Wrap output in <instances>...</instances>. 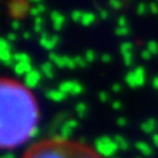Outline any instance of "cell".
Instances as JSON below:
<instances>
[{
    "label": "cell",
    "instance_id": "16",
    "mask_svg": "<svg viewBox=\"0 0 158 158\" xmlns=\"http://www.w3.org/2000/svg\"><path fill=\"white\" fill-rule=\"evenodd\" d=\"M135 75L137 81V87H141L145 83V69L142 66H137L135 69Z\"/></svg>",
    "mask_w": 158,
    "mask_h": 158
},
{
    "label": "cell",
    "instance_id": "12",
    "mask_svg": "<svg viewBox=\"0 0 158 158\" xmlns=\"http://www.w3.org/2000/svg\"><path fill=\"white\" fill-rule=\"evenodd\" d=\"M13 70H15V74H17V75L25 77L28 73H31L33 70V67L31 63H15Z\"/></svg>",
    "mask_w": 158,
    "mask_h": 158
},
{
    "label": "cell",
    "instance_id": "46",
    "mask_svg": "<svg viewBox=\"0 0 158 158\" xmlns=\"http://www.w3.org/2000/svg\"><path fill=\"white\" fill-rule=\"evenodd\" d=\"M152 140H153V144H154V146L158 148V133H154V135H153Z\"/></svg>",
    "mask_w": 158,
    "mask_h": 158
},
{
    "label": "cell",
    "instance_id": "9",
    "mask_svg": "<svg viewBox=\"0 0 158 158\" xmlns=\"http://www.w3.org/2000/svg\"><path fill=\"white\" fill-rule=\"evenodd\" d=\"M77 127H78V121L75 120V118H67V121L61 127V133H59V135L63 136L66 140H69L71 132L75 129Z\"/></svg>",
    "mask_w": 158,
    "mask_h": 158
},
{
    "label": "cell",
    "instance_id": "25",
    "mask_svg": "<svg viewBox=\"0 0 158 158\" xmlns=\"http://www.w3.org/2000/svg\"><path fill=\"white\" fill-rule=\"evenodd\" d=\"M42 25H44V19L40 16L34 19V27H33V31L36 33H41L42 32Z\"/></svg>",
    "mask_w": 158,
    "mask_h": 158
},
{
    "label": "cell",
    "instance_id": "31",
    "mask_svg": "<svg viewBox=\"0 0 158 158\" xmlns=\"http://www.w3.org/2000/svg\"><path fill=\"white\" fill-rule=\"evenodd\" d=\"M148 11H149V6L145 3H140L137 6V13L138 15H145Z\"/></svg>",
    "mask_w": 158,
    "mask_h": 158
},
{
    "label": "cell",
    "instance_id": "22",
    "mask_svg": "<svg viewBox=\"0 0 158 158\" xmlns=\"http://www.w3.org/2000/svg\"><path fill=\"white\" fill-rule=\"evenodd\" d=\"M75 113L78 117L83 118L87 115V104L86 103H78L77 107H75Z\"/></svg>",
    "mask_w": 158,
    "mask_h": 158
},
{
    "label": "cell",
    "instance_id": "30",
    "mask_svg": "<svg viewBox=\"0 0 158 158\" xmlns=\"http://www.w3.org/2000/svg\"><path fill=\"white\" fill-rule=\"evenodd\" d=\"M115 33H116V36H120V37L128 36V34H129V28H128V27H124V28L117 27L116 31H115Z\"/></svg>",
    "mask_w": 158,
    "mask_h": 158
},
{
    "label": "cell",
    "instance_id": "41",
    "mask_svg": "<svg viewBox=\"0 0 158 158\" xmlns=\"http://www.w3.org/2000/svg\"><path fill=\"white\" fill-rule=\"evenodd\" d=\"M11 27H12V29L13 31H17V29L21 27V23L19 21V20H13V21L11 23Z\"/></svg>",
    "mask_w": 158,
    "mask_h": 158
},
{
    "label": "cell",
    "instance_id": "43",
    "mask_svg": "<svg viewBox=\"0 0 158 158\" xmlns=\"http://www.w3.org/2000/svg\"><path fill=\"white\" fill-rule=\"evenodd\" d=\"M99 16H100V19L106 20L108 17V12L106 11V9H100V12H99Z\"/></svg>",
    "mask_w": 158,
    "mask_h": 158
},
{
    "label": "cell",
    "instance_id": "11",
    "mask_svg": "<svg viewBox=\"0 0 158 158\" xmlns=\"http://www.w3.org/2000/svg\"><path fill=\"white\" fill-rule=\"evenodd\" d=\"M45 96L49 99V100L53 102H62L66 99V94H63L61 90H48L45 92Z\"/></svg>",
    "mask_w": 158,
    "mask_h": 158
},
{
    "label": "cell",
    "instance_id": "24",
    "mask_svg": "<svg viewBox=\"0 0 158 158\" xmlns=\"http://www.w3.org/2000/svg\"><path fill=\"white\" fill-rule=\"evenodd\" d=\"M132 50H133L132 42H123L121 45H120L121 56H124V54H129V53H132Z\"/></svg>",
    "mask_w": 158,
    "mask_h": 158
},
{
    "label": "cell",
    "instance_id": "19",
    "mask_svg": "<svg viewBox=\"0 0 158 158\" xmlns=\"http://www.w3.org/2000/svg\"><path fill=\"white\" fill-rule=\"evenodd\" d=\"M95 20H96V16H95V13H92V12H85L83 13V17H82V24L85 27H88V25H91V24L95 23Z\"/></svg>",
    "mask_w": 158,
    "mask_h": 158
},
{
    "label": "cell",
    "instance_id": "37",
    "mask_svg": "<svg viewBox=\"0 0 158 158\" xmlns=\"http://www.w3.org/2000/svg\"><path fill=\"white\" fill-rule=\"evenodd\" d=\"M127 24H128V20H127V17H125V16H120V17L117 19V25L120 27V28L127 27Z\"/></svg>",
    "mask_w": 158,
    "mask_h": 158
},
{
    "label": "cell",
    "instance_id": "38",
    "mask_svg": "<svg viewBox=\"0 0 158 158\" xmlns=\"http://www.w3.org/2000/svg\"><path fill=\"white\" fill-rule=\"evenodd\" d=\"M149 11L153 13V15H158V3H150L149 4Z\"/></svg>",
    "mask_w": 158,
    "mask_h": 158
},
{
    "label": "cell",
    "instance_id": "10",
    "mask_svg": "<svg viewBox=\"0 0 158 158\" xmlns=\"http://www.w3.org/2000/svg\"><path fill=\"white\" fill-rule=\"evenodd\" d=\"M50 19H52V21H53L54 31H56V32L61 31L62 27H63V24H65V16H63L62 13H59L58 11H53L50 13Z\"/></svg>",
    "mask_w": 158,
    "mask_h": 158
},
{
    "label": "cell",
    "instance_id": "27",
    "mask_svg": "<svg viewBox=\"0 0 158 158\" xmlns=\"http://www.w3.org/2000/svg\"><path fill=\"white\" fill-rule=\"evenodd\" d=\"M146 49L152 53V56H153V54H158V42H156V41H149V42H148Z\"/></svg>",
    "mask_w": 158,
    "mask_h": 158
},
{
    "label": "cell",
    "instance_id": "49",
    "mask_svg": "<svg viewBox=\"0 0 158 158\" xmlns=\"http://www.w3.org/2000/svg\"><path fill=\"white\" fill-rule=\"evenodd\" d=\"M2 158H15V154H12V153H6Z\"/></svg>",
    "mask_w": 158,
    "mask_h": 158
},
{
    "label": "cell",
    "instance_id": "39",
    "mask_svg": "<svg viewBox=\"0 0 158 158\" xmlns=\"http://www.w3.org/2000/svg\"><path fill=\"white\" fill-rule=\"evenodd\" d=\"M141 57H142V59H145V61H148V59H150V57H152V53L148 50V49H145V50H142V53H141Z\"/></svg>",
    "mask_w": 158,
    "mask_h": 158
},
{
    "label": "cell",
    "instance_id": "1",
    "mask_svg": "<svg viewBox=\"0 0 158 158\" xmlns=\"http://www.w3.org/2000/svg\"><path fill=\"white\" fill-rule=\"evenodd\" d=\"M0 146L15 149L37 135L38 107L29 88L12 79L0 83Z\"/></svg>",
    "mask_w": 158,
    "mask_h": 158
},
{
    "label": "cell",
    "instance_id": "34",
    "mask_svg": "<svg viewBox=\"0 0 158 158\" xmlns=\"http://www.w3.org/2000/svg\"><path fill=\"white\" fill-rule=\"evenodd\" d=\"M123 59H124V63H125L127 66H131L132 63H133L132 53H129V54H124V56H123Z\"/></svg>",
    "mask_w": 158,
    "mask_h": 158
},
{
    "label": "cell",
    "instance_id": "15",
    "mask_svg": "<svg viewBox=\"0 0 158 158\" xmlns=\"http://www.w3.org/2000/svg\"><path fill=\"white\" fill-rule=\"evenodd\" d=\"M135 146H136V149L141 153V154H144V156H152V153H153V150H152V148H150V145L149 144H146V142H144V141H137L136 144H135Z\"/></svg>",
    "mask_w": 158,
    "mask_h": 158
},
{
    "label": "cell",
    "instance_id": "17",
    "mask_svg": "<svg viewBox=\"0 0 158 158\" xmlns=\"http://www.w3.org/2000/svg\"><path fill=\"white\" fill-rule=\"evenodd\" d=\"M54 65L50 62V61H48V62H45V63H42L41 65V73L45 75L46 78H53L54 77V67H53Z\"/></svg>",
    "mask_w": 158,
    "mask_h": 158
},
{
    "label": "cell",
    "instance_id": "7",
    "mask_svg": "<svg viewBox=\"0 0 158 158\" xmlns=\"http://www.w3.org/2000/svg\"><path fill=\"white\" fill-rule=\"evenodd\" d=\"M40 81H41V71L33 69L31 73H28L25 77H24V85L27 88H34L38 86Z\"/></svg>",
    "mask_w": 158,
    "mask_h": 158
},
{
    "label": "cell",
    "instance_id": "13",
    "mask_svg": "<svg viewBox=\"0 0 158 158\" xmlns=\"http://www.w3.org/2000/svg\"><path fill=\"white\" fill-rule=\"evenodd\" d=\"M157 127H158V124L154 118H148V120H145L141 124V129L144 133H153L157 129Z\"/></svg>",
    "mask_w": 158,
    "mask_h": 158
},
{
    "label": "cell",
    "instance_id": "6",
    "mask_svg": "<svg viewBox=\"0 0 158 158\" xmlns=\"http://www.w3.org/2000/svg\"><path fill=\"white\" fill-rule=\"evenodd\" d=\"M58 41H59L58 34H53V36H49V34L45 33V32L41 34V37H40V40H38L40 45H41L44 49H46V50H53V49L57 46Z\"/></svg>",
    "mask_w": 158,
    "mask_h": 158
},
{
    "label": "cell",
    "instance_id": "5",
    "mask_svg": "<svg viewBox=\"0 0 158 158\" xmlns=\"http://www.w3.org/2000/svg\"><path fill=\"white\" fill-rule=\"evenodd\" d=\"M58 90H61L66 95H81L83 92V86L77 81H65L59 83Z\"/></svg>",
    "mask_w": 158,
    "mask_h": 158
},
{
    "label": "cell",
    "instance_id": "4",
    "mask_svg": "<svg viewBox=\"0 0 158 158\" xmlns=\"http://www.w3.org/2000/svg\"><path fill=\"white\" fill-rule=\"evenodd\" d=\"M0 59L6 66H11L13 62L12 46L7 41V38H0Z\"/></svg>",
    "mask_w": 158,
    "mask_h": 158
},
{
    "label": "cell",
    "instance_id": "21",
    "mask_svg": "<svg viewBox=\"0 0 158 158\" xmlns=\"http://www.w3.org/2000/svg\"><path fill=\"white\" fill-rule=\"evenodd\" d=\"M45 4H42V3H40V4H36L34 7L31 8V11H29V15H32V16H34V19L36 17H40V15L45 12Z\"/></svg>",
    "mask_w": 158,
    "mask_h": 158
},
{
    "label": "cell",
    "instance_id": "2",
    "mask_svg": "<svg viewBox=\"0 0 158 158\" xmlns=\"http://www.w3.org/2000/svg\"><path fill=\"white\" fill-rule=\"evenodd\" d=\"M24 158H99L82 144H56L52 140L33 145Z\"/></svg>",
    "mask_w": 158,
    "mask_h": 158
},
{
    "label": "cell",
    "instance_id": "28",
    "mask_svg": "<svg viewBox=\"0 0 158 158\" xmlns=\"http://www.w3.org/2000/svg\"><path fill=\"white\" fill-rule=\"evenodd\" d=\"M85 58H86L87 63L95 62V59H96V53L94 52V50H87V52L85 53Z\"/></svg>",
    "mask_w": 158,
    "mask_h": 158
},
{
    "label": "cell",
    "instance_id": "3",
    "mask_svg": "<svg viewBox=\"0 0 158 158\" xmlns=\"http://www.w3.org/2000/svg\"><path fill=\"white\" fill-rule=\"evenodd\" d=\"M118 149L116 142L108 136H102L95 141V150L100 157L110 158L115 156L116 150Z\"/></svg>",
    "mask_w": 158,
    "mask_h": 158
},
{
    "label": "cell",
    "instance_id": "47",
    "mask_svg": "<svg viewBox=\"0 0 158 158\" xmlns=\"http://www.w3.org/2000/svg\"><path fill=\"white\" fill-rule=\"evenodd\" d=\"M31 36H32V33L29 32V31H25V32L23 33V37H24V38H27V40H28V38H31Z\"/></svg>",
    "mask_w": 158,
    "mask_h": 158
},
{
    "label": "cell",
    "instance_id": "35",
    "mask_svg": "<svg viewBox=\"0 0 158 158\" xmlns=\"http://www.w3.org/2000/svg\"><path fill=\"white\" fill-rule=\"evenodd\" d=\"M110 7L111 8H113V9H120L121 7H123V3L121 2H118V0H111L110 3Z\"/></svg>",
    "mask_w": 158,
    "mask_h": 158
},
{
    "label": "cell",
    "instance_id": "8",
    "mask_svg": "<svg viewBox=\"0 0 158 158\" xmlns=\"http://www.w3.org/2000/svg\"><path fill=\"white\" fill-rule=\"evenodd\" d=\"M9 9H11V13L15 17H21L27 12L31 11V8H28V3L25 2H15L9 4Z\"/></svg>",
    "mask_w": 158,
    "mask_h": 158
},
{
    "label": "cell",
    "instance_id": "20",
    "mask_svg": "<svg viewBox=\"0 0 158 158\" xmlns=\"http://www.w3.org/2000/svg\"><path fill=\"white\" fill-rule=\"evenodd\" d=\"M13 61L16 63H31V57L27 53H15Z\"/></svg>",
    "mask_w": 158,
    "mask_h": 158
},
{
    "label": "cell",
    "instance_id": "40",
    "mask_svg": "<svg viewBox=\"0 0 158 158\" xmlns=\"http://www.w3.org/2000/svg\"><path fill=\"white\" fill-rule=\"evenodd\" d=\"M111 61H112V57H111L108 53H106V54H103V56H102V62H104V63H110Z\"/></svg>",
    "mask_w": 158,
    "mask_h": 158
},
{
    "label": "cell",
    "instance_id": "44",
    "mask_svg": "<svg viewBox=\"0 0 158 158\" xmlns=\"http://www.w3.org/2000/svg\"><path fill=\"white\" fill-rule=\"evenodd\" d=\"M112 108H113V110H120V108H121V102L115 100L112 103Z\"/></svg>",
    "mask_w": 158,
    "mask_h": 158
},
{
    "label": "cell",
    "instance_id": "48",
    "mask_svg": "<svg viewBox=\"0 0 158 158\" xmlns=\"http://www.w3.org/2000/svg\"><path fill=\"white\" fill-rule=\"evenodd\" d=\"M153 87L158 88V77H156L154 79H153Z\"/></svg>",
    "mask_w": 158,
    "mask_h": 158
},
{
    "label": "cell",
    "instance_id": "18",
    "mask_svg": "<svg viewBox=\"0 0 158 158\" xmlns=\"http://www.w3.org/2000/svg\"><path fill=\"white\" fill-rule=\"evenodd\" d=\"M113 141L116 142V145H117L118 149H121V150H128V149H129V142L127 141L125 137L117 135V136L113 137Z\"/></svg>",
    "mask_w": 158,
    "mask_h": 158
},
{
    "label": "cell",
    "instance_id": "36",
    "mask_svg": "<svg viewBox=\"0 0 158 158\" xmlns=\"http://www.w3.org/2000/svg\"><path fill=\"white\" fill-rule=\"evenodd\" d=\"M116 124H117L118 127H127L128 120H127L124 116H118V117H117V120H116Z\"/></svg>",
    "mask_w": 158,
    "mask_h": 158
},
{
    "label": "cell",
    "instance_id": "23",
    "mask_svg": "<svg viewBox=\"0 0 158 158\" xmlns=\"http://www.w3.org/2000/svg\"><path fill=\"white\" fill-rule=\"evenodd\" d=\"M125 82L129 87H137V81H136V75H135V71H129L125 75Z\"/></svg>",
    "mask_w": 158,
    "mask_h": 158
},
{
    "label": "cell",
    "instance_id": "26",
    "mask_svg": "<svg viewBox=\"0 0 158 158\" xmlns=\"http://www.w3.org/2000/svg\"><path fill=\"white\" fill-rule=\"evenodd\" d=\"M83 13L85 12H82V11H79V9H77V11H73L71 12V20L73 21H75V23H81L82 21V17H83Z\"/></svg>",
    "mask_w": 158,
    "mask_h": 158
},
{
    "label": "cell",
    "instance_id": "32",
    "mask_svg": "<svg viewBox=\"0 0 158 158\" xmlns=\"http://www.w3.org/2000/svg\"><path fill=\"white\" fill-rule=\"evenodd\" d=\"M65 67H67V69H74V67H77L74 58H70V57L65 56Z\"/></svg>",
    "mask_w": 158,
    "mask_h": 158
},
{
    "label": "cell",
    "instance_id": "29",
    "mask_svg": "<svg viewBox=\"0 0 158 158\" xmlns=\"http://www.w3.org/2000/svg\"><path fill=\"white\" fill-rule=\"evenodd\" d=\"M74 61H75V66H77V67H85V66L87 65L86 58H85V57H82V56L74 57Z\"/></svg>",
    "mask_w": 158,
    "mask_h": 158
},
{
    "label": "cell",
    "instance_id": "45",
    "mask_svg": "<svg viewBox=\"0 0 158 158\" xmlns=\"http://www.w3.org/2000/svg\"><path fill=\"white\" fill-rule=\"evenodd\" d=\"M120 90H121V85H120V83H115V85L112 86V91L113 92H120Z\"/></svg>",
    "mask_w": 158,
    "mask_h": 158
},
{
    "label": "cell",
    "instance_id": "42",
    "mask_svg": "<svg viewBox=\"0 0 158 158\" xmlns=\"http://www.w3.org/2000/svg\"><path fill=\"white\" fill-rule=\"evenodd\" d=\"M6 38H7V41H8V42H13L15 40H16V34H15L13 32H11V33H8V34H7V37H6Z\"/></svg>",
    "mask_w": 158,
    "mask_h": 158
},
{
    "label": "cell",
    "instance_id": "14",
    "mask_svg": "<svg viewBox=\"0 0 158 158\" xmlns=\"http://www.w3.org/2000/svg\"><path fill=\"white\" fill-rule=\"evenodd\" d=\"M49 61L57 67H65V56H59L57 53H50L49 54Z\"/></svg>",
    "mask_w": 158,
    "mask_h": 158
},
{
    "label": "cell",
    "instance_id": "33",
    "mask_svg": "<svg viewBox=\"0 0 158 158\" xmlns=\"http://www.w3.org/2000/svg\"><path fill=\"white\" fill-rule=\"evenodd\" d=\"M99 100H100L102 103H107L108 100H110V94L106 92V91H102L100 94H99Z\"/></svg>",
    "mask_w": 158,
    "mask_h": 158
}]
</instances>
